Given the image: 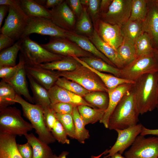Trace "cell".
I'll list each match as a JSON object with an SVG mask.
<instances>
[{"label": "cell", "mask_w": 158, "mask_h": 158, "mask_svg": "<svg viewBox=\"0 0 158 158\" xmlns=\"http://www.w3.org/2000/svg\"><path fill=\"white\" fill-rule=\"evenodd\" d=\"M108 158H126L125 157H123L122 154H119L118 152L116 153L113 155L108 157Z\"/></svg>", "instance_id": "obj_57"}, {"label": "cell", "mask_w": 158, "mask_h": 158, "mask_svg": "<svg viewBox=\"0 0 158 158\" xmlns=\"http://www.w3.org/2000/svg\"><path fill=\"white\" fill-rule=\"evenodd\" d=\"M9 6L6 5H0V28H1L3 20L7 12L8 11Z\"/></svg>", "instance_id": "obj_53"}, {"label": "cell", "mask_w": 158, "mask_h": 158, "mask_svg": "<svg viewBox=\"0 0 158 158\" xmlns=\"http://www.w3.org/2000/svg\"><path fill=\"white\" fill-rule=\"evenodd\" d=\"M68 32L56 26L50 19L28 17L27 26L21 38L36 33L50 37L66 38Z\"/></svg>", "instance_id": "obj_10"}, {"label": "cell", "mask_w": 158, "mask_h": 158, "mask_svg": "<svg viewBox=\"0 0 158 158\" xmlns=\"http://www.w3.org/2000/svg\"><path fill=\"white\" fill-rule=\"evenodd\" d=\"M74 106L64 102H59L51 105L56 113L62 114H72Z\"/></svg>", "instance_id": "obj_46"}, {"label": "cell", "mask_w": 158, "mask_h": 158, "mask_svg": "<svg viewBox=\"0 0 158 158\" xmlns=\"http://www.w3.org/2000/svg\"><path fill=\"white\" fill-rule=\"evenodd\" d=\"M24 66L11 78L3 80L9 84L17 94L23 95L30 103L33 104L34 102L33 97L30 95L29 91Z\"/></svg>", "instance_id": "obj_21"}, {"label": "cell", "mask_w": 158, "mask_h": 158, "mask_svg": "<svg viewBox=\"0 0 158 158\" xmlns=\"http://www.w3.org/2000/svg\"><path fill=\"white\" fill-rule=\"evenodd\" d=\"M83 97L87 103L99 109L106 111L108 107L109 99L107 92L91 91Z\"/></svg>", "instance_id": "obj_36"}, {"label": "cell", "mask_w": 158, "mask_h": 158, "mask_svg": "<svg viewBox=\"0 0 158 158\" xmlns=\"http://www.w3.org/2000/svg\"><path fill=\"white\" fill-rule=\"evenodd\" d=\"M142 126L140 123L125 129L115 130L118 134L117 140L111 148L107 150L104 158H108L117 152L122 154L140 134Z\"/></svg>", "instance_id": "obj_13"}, {"label": "cell", "mask_w": 158, "mask_h": 158, "mask_svg": "<svg viewBox=\"0 0 158 158\" xmlns=\"http://www.w3.org/2000/svg\"><path fill=\"white\" fill-rule=\"evenodd\" d=\"M124 156L126 158H157L158 137L139 135Z\"/></svg>", "instance_id": "obj_9"}, {"label": "cell", "mask_w": 158, "mask_h": 158, "mask_svg": "<svg viewBox=\"0 0 158 158\" xmlns=\"http://www.w3.org/2000/svg\"><path fill=\"white\" fill-rule=\"evenodd\" d=\"M142 22L128 20L121 27L124 39L133 43L143 32Z\"/></svg>", "instance_id": "obj_30"}, {"label": "cell", "mask_w": 158, "mask_h": 158, "mask_svg": "<svg viewBox=\"0 0 158 158\" xmlns=\"http://www.w3.org/2000/svg\"><path fill=\"white\" fill-rule=\"evenodd\" d=\"M19 57V62L16 66L0 67V77L2 80H5L11 78L25 66V62L23 58L20 54Z\"/></svg>", "instance_id": "obj_42"}, {"label": "cell", "mask_w": 158, "mask_h": 158, "mask_svg": "<svg viewBox=\"0 0 158 158\" xmlns=\"http://www.w3.org/2000/svg\"><path fill=\"white\" fill-rule=\"evenodd\" d=\"M112 1L113 0H101L99 8V16L107 12Z\"/></svg>", "instance_id": "obj_50"}, {"label": "cell", "mask_w": 158, "mask_h": 158, "mask_svg": "<svg viewBox=\"0 0 158 158\" xmlns=\"http://www.w3.org/2000/svg\"><path fill=\"white\" fill-rule=\"evenodd\" d=\"M26 76L30 83L35 104L41 106L43 109L51 107V102L48 90L27 73Z\"/></svg>", "instance_id": "obj_26"}, {"label": "cell", "mask_w": 158, "mask_h": 158, "mask_svg": "<svg viewBox=\"0 0 158 158\" xmlns=\"http://www.w3.org/2000/svg\"><path fill=\"white\" fill-rule=\"evenodd\" d=\"M140 135L144 136L147 135H152L158 136V128L150 129L142 126Z\"/></svg>", "instance_id": "obj_51"}, {"label": "cell", "mask_w": 158, "mask_h": 158, "mask_svg": "<svg viewBox=\"0 0 158 158\" xmlns=\"http://www.w3.org/2000/svg\"><path fill=\"white\" fill-rule=\"evenodd\" d=\"M55 116L63 126L68 136L75 139L74 124L72 114H62L56 113Z\"/></svg>", "instance_id": "obj_41"}, {"label": "cell", "mask_w": 158, "mask_h": 158, "mask_svg": "<svg viewBox=\"0 0 158 158\" xmlns=\"http://www.w3.org/2000/svg\"><path fill=\"white\" fill-rule=\"evenodd\" d=\"M94 30L87 8L83 7L82 12L76 23L74 32L89 37L92 35Z\"/></svg>", "instance_id": "obj_34"}, {"label": "cell", "mask_w": 158, "mask_h": 158, "mask_svg": "<svg viewBox=\"0 0 158 158\" xmlns=\"http://www.w3.org/2000/svg\"><path fill=\"white\" fill-rule=\"evenodd\" d=\"M134 44L137 57L154 52L155 49L151 40L145 32H143L137 39Z\"/></svg>", "instance_id": "obj_38"}, {"label": "cell", "mask_w": 158, "mask_h": 158, "mask_svg": "<svg viewBox=\"0 0 158 158\" xmlns=\"http://www.w3.org/2000/svg\"><path fill=\"white\" fill-rule=\"evenodd\" d=\"M20 6L28 17L51 19L49 10L34 0H20Z\"/></svg>", "instance_id": "obj_25"}, {"label": "cell", "mask_w": 158, "mask_h": 158, "mask_svg": "<svg viewBox=\"0 0 158 158\" xmlns=\"http://www.w3.org/2000/svg\"><path fill=\"white\" fill-rule=\"evenodd\" d=\"M20 54L25 64L39 65L61 60L65 56L53 53L41 44L32 40L29 36L22 37Z\"/></svg>", "instance_id": "obj_4"}, {"label": "cell", "mask_w": 158, "mask_h": 158, "mask_svg": "<svg viewBox=\"0 0 158 158\" xmlns=\"http://www.w3.org/2000/svg\"><path fill=\"white\" fill-rule=\"evenodd\" d=\"M21 44L20 39L12 46L1 51L0 67L13 66L16 65V59L20 50Z\"/></svg>", "instance_id": "obj_32"}, {"label": "cell", "mask_w": 158, "mask_h": 158, "mask_svg": "<svg viewBox=\"0 0 158 158\" xmlns=\"http://www.w3.org/2000/svg\"><path fill=\"white\" fill-rule=\"evenodd\" d=\"M107 149L105 150L100 154L97 156L92 155L91 158H100L103 155H105ZM69 153L66 151L62 152L58 156L54 154L53 158H66V156L68 155Z\"/></svg>", "instance_id": "obj_54"}, {"label": "cell", "mask_w": 158, "mask_h": 158, "mask_svg": "<svg viewBox=\"0 0 158 158\" xmlns=\"http://www.w3.org/2000/svg\"><path fill=\"white\" fill-rule=\"evenodd\" d=\"M68 5L78 19L80 16L83 9L80 0H66Z\"/></svg>", "instance_id": "obj_48"}, {"label": "cell", "mask_w": 158, "mask_h": 158, "mask_svg": "<svg viewBox=\"0 0 158 158\" xmlns=\"http://www.w3.org/2000/svg\"><path fill=\"white\" fill-rule=\"evenodd\" d=\"M66 38L75 43L84 50L102 59L109 64L116 67L107 58L96 48L88 37L77 34L74 32L68 31Z\"/></svg>", "instance_id": "obj_20"}, {"label": "cell", "mask_w": 158, "mask_h": 158, "mask_svg": "<svg viewBox=\"0 0 158 158\" xmlns=\"http://www.w3.org/2000/svg\"><path fill=\"white\" fill-rule=\"evenodd\" d=\"M8 6V14L0 29L1 33L15 40H19L27 26L28 17L21 8L20 0L16 4Z\"/></svg>", "instance_id": "obj_6"}, {"label": "cell", "mask_w": 158, "mask_h": 158, "mask_svg": "<svg viewBox=\"0 0 158 158\" xmlns=\"http://www.w3.org/2000/svg\"><path fill=\"white\" fill-rule=\"evenodd\" d=\"M101 0H89L87 11L93 24L99 18V8Z\"/></svg>", "instance_id": "obj_44"}, {"label": "cell", "mask_w": 158, "mask_h": 158, "mask_svg": "<svg viewBox=\"0 0 158 158\" xmlns=\"http://www.w3.org/2000/svg\"><path fill=\"white\" fill-rule=\"evenodd\" d=\"M156 108L157 109L158 111V104L157 105V107H156Z\"/></svg>", "instance_id": "obj_60"}, {"label": "cell", "mask_w": 158, "mask_h": 158, "mask_svg": "<svg viewBox=\"0 0 158 158\" xmlns=\"http://www.w3.org/2000/svg\"><path fill=\"white\" fill-rule=\"evenodd\" d=\"M63 0H46L44 7L48 9L54 8L61 4Z\"/></svg>", "instance_id": "obj_52"}, {"label": "cell", "mask_w": 158, "mask_h": 158, "mask_svg": "<svg viewBox=\"0 0 158 158\" xmlns=\"http://www.w3.org/2000/svg\"><path fill=\"white\" fill-rule=\"evenodd\" d=\"M41 45L53 53L65 57L81 58L93 56L66 38L50 37L48 43Z\"/></svg>", "instance_id": "obj_11"}, {"label": "cell", "mask_w": 158, "mask_h": 158, "mask_svg": "<svg viewBox=\"0 0 158 158\" xmlns=\"http://www.w3.org/2000/svg\"><path fill=\"white\" fill-rule=\"evenodd\" d=\"M154 56L158 63V47L156 49H155L154 51Z\"/></svg>", "instance_id": "obj_58"}, {"label": "cell", "mask_w": 158, "mask_h": 158, "mask_svg": "<svg viewBox=\"0 0 158 158\" xmlns=\"http://www.w3.org/2000/svg\"><path fill=\"white\" fill-rule=\"evenodd\" d=\"M147 8L142 22V30L150 36L155 49L158 47V7L155 0H148Z\"/></svg>", "instance_id": "obj_16"}, {"label": "cell", "mask_w": 158, "mask_h": 158, "mask_svg": "<svg viewBox=\"0 0 158 158\" xmlns=\"http://www.w3.org/2000/svg\"><path fill=\"white\" fill-rule=\"evenodd\" d=\"M133 84H123L113 90H108L109 99L108 106L99 121L106 128H108L109 119L116 106L124 95L132 88Z\"/></svg>", "instance_id": "obj_19"}, {"label": "cell", "mask_w": 158, "mask_h": 158, "mask_svg": "<svg viewBox=\"0 0 158 158\" xmlns=\"http://www.w3.org/2000/svg\"><path fill=\"white\" fill-rule=\"evenodd\" d=\"M147 1L132 0L131 14L129 20L143 21L147 12Z\"/></svg>", "instance_id": "obj_40"}, {"label": "cell", "mask_w": 158, "mask_h": 158, "mask_svg": "<svg viewBox=\"0 0 158 158\" xmlns=\"http://www.w3.org/2000/svg\"><path fill=\"white\" fill-rule=\"evenodd\" d=\"M55 85L83 98L85 95L91 92L78 83L63 77H59Z\"/></svg>", "instance_id": "obj_39"}, {"label": "cell", "mask_w": 158, "mask_h": 158, "mask_svg": "<svg viewBox=\"0 0 158 158\" xmlns=\"http://www.w3.org/2000/svg\"><path fill=\"white\" fill-rule=\"evenodd\" d=\"M25 136L32 147V158H53L54 154L48 144L36 137L32 133H28Z\"/></svg>", "instance_id": "obj_24"}, {"label": "cell", "mask_w": 158, "mask_h": 158, "mask_svg": "<svg viewBox=\"0 0 158 158\" xmlns=\"http://www.w3.org/2000/svg\"><path fill=\"white\" fill-rule=\"evenodd\" d=\"M73 58L82 65L88 68L95 73L105 85L108 90H113L118 86L125 83L134 84V81L117 77L110 74L96 71L88 66L85 62L76 57Z\"/></svg>", "instance_id": "obj_27"}, {"label": "cell", "mask_w": 158, "mask_h": 158, "mask_svg": "<svg viewBox=\"0 0 158 158\" xmlns=\"http://www.w3.org/2000/svg\"><path fill=\"white\" fill-rule=\"evenodd\" d=\"M79 58L96 71L109 73L116 76L119 77L120 69L109 64L99 58L92 56Z\"/></svg>", "instance_id": "obj_29"}, {"label": "cell", "mask_w": 158, "mask_h": 158, "mask_svg": "<svg viewBox=\"0 0 158 158\" xmlns=\"http://www.w3.org/2000/svg\"><path fill=\"white\" fill-rule=\"evenodd\" d=\"M14 102L21 105L24 116L30 122L38 138L48 145L54 142L56 140L45 124L42 107L27 102L18 94Z\"/></svg>", "instance_id": "obj_3"}, {"label": "cell", "mask_w": 158, "mask_h": 158, "mask_svg": "<svg viewBox=\"0 0 158 158\" xmlns=\"http://www.w3.org/2000/svg\"><path fill=\"white\" fill-rule=\"evenodd\" d=\"M77 107L85 125L99 121L103 118L105 111L85 105H80Z\"/></svg>", "instance_id": "obj_33"}, {"label": "cell", "mask_w": 158, "mask_h": 158, "mask_svg": "<svg viewBox=\"0 0 158 158\" xmlns=\"http://www.w3.org/2000/svg\"><path fill=\"white\" fill-rule=\"evenodd\" d=\"M81 65L73 57H65L59 60L39 65L49 70L63 72L73 71Z\"/></svg>", "instance_id": "obj_28"}, {"label": "cell", "mask_w": 158, "mask_h": 158, "mask_svg": "<svg viewBox=\"0 0 158 158\" xmlns=\"http://www.w3.org/2000/svg\"><path fill=\"white\" fill-rule=\"evenodd\" d=\"M0 111V133L25 136L33 128L16 107L9 106Z\"/></svg>", "instance_id": "obj_5"}, {"label": "cell", "mask_w": 158, "mask_h": 158, "mask_svg": "<svg viewBox=\"0 0 158 158\" xmlns=\"http://www.w3.org/2000/svg\"><path fill=\"white\" fill-rule=\"evenodd\" d=\"M51 20L56 26L68 32H74L76 17L66 1L49 10Z\"/></svg>", "instance_id": "obj_15"}, {"label": "cell", "mask_w": 158, "mask_h": 158, "mask_svg": "<svg viewBox=\"0 0 158 158\" xmlns=\"http://www.w3.org/2000/svg\"><path fill=\"white\" fill-rule=\"evenodd\" d=\"M156 3L158 7V0H155Z\"/></svg>", "instance_id": "obj_59"}, {"label": "cell", "mask_w": 158, "mask_h": 158, "mask_svg": "<svg viewBox=\"0 0 158 158\" xmlns=\"http://www.w3.org/2000/svg\"><path fill=\"white\" fill-rule=\"evenodd\" d=\"M15 40L10 37L1 33L0 35V50L8 48L12 46Z\"/></svg>", "instance_id": "obj_49"}, {"label": "cell", "mask_w": 158, "mask_h": 158, "mask_svg": "<svg viewBox=\"0 0 158 158\" xmlns=\"http://www.w3.org/2000/svg\"><path fill=\"white\" fill-rule=\"evenodd\" d=\"M157 101H158V97Z\"/></svg>", "instance_id": "obj_61"}, {"label": "cell", "mask_w": 158, "mask_h": 158, "mask_svg": "<svg viewBox=\"0 0 158 158\" xmlns=\"http://www.w3.org/2000/svg\"><path fill=\"white\" fill-rule=\"evenodd\" d=\"M80 1L83 7L87 8L89 0H80Z\"/></svg>", "instance_id": "obj_56"}, {"label": "cell", "mask_w": 158, "mask_h": 158, "mask_svg": "<svg viewBox=\"0 0 158 158\" xmlns=\"http://www.w3.org/2000/svg\"><path fill=\"white\" fill-rule=\"evenodd\" d=\"M72 116L75 131V139L80 143L83 144L85 141L90 136L88 130L85 128V126L78 111L77 106H74Z\"/></svg>", "instance_id": "obj_37"}, {"label": "cell", "mask_w": 158, "mask_h": 158, "mask_svg": "<svg viewBox=\"0 0 158 158\" xmlns=\"http://www.w3.org/2000/svg\"><path fill=\"white\" fill-rule=\"evenodd\" d=\"M88 38L96 48L107 58L116 67L119 69L123 68L116 51L104 41L95 29L92 35Z\"/></svg>", "instance_id": "obj_23"}, {"label": "cell", "mask_w": 158, "mask_h": 158, "mask_svg": "<svg viewBox=\"0 0 158 158\" xmlns=\"http://www.w3.org/2000/svg\"><path fill=\"white\" fill-rule=\"evenodd\" d=\"M132 0H113L108 11L99 18L112 25L121 27L129 19Z\"/></svg>", "instance_id": "obj_12"}, {"label": "cell", "mask_w": 158, "mask_h": 158, "mask_svg": "<svg viewBox=\"0 0 158 158\" xmlns=\"http://www.w3.org/2000/svg\"><path fill=\"white\" fill-rule=\"evenodd\" d=\"M157 158H158V157H157Z\"/></svg>", "instance_id": "obj_62"}, {"label": "cell", "mask_w": 158, "mask_h": 158, "mask_svg": "<svg viewBox=\"0 0 158 158\" xmlns=\"http://www.w3.org/2000/svg\"><path fill=\"white\" fill-rule=\"evenodd\" d=\"M18 1L16 0H0V5L11 6L17 4Z\"/></svg>", "instance_id": "obj_55"}, {"label": "cell", "mask_w": 158, "mask_h": 158, "mask_svg": "<svg viewBox=\"0 0 158 158\" xmlns=\"http://www.w3.org/2000/svg\"><path fill=\"white\" fill-rule=\"evenodd\" d=\"M137 108L141 115L151 111L158 105V72L144 74L133 84Z\"/></svg>", "instance_id": "obj_1"}, {"label": "cell", "mask_w": 158, "mask_h": 158, "mask_svg": "<svg viewBox=\"0 0 158 158\" xmlns=\"http://www.w3.org/2000/svg\"><path fill=\"white\" fill-rule=\"evenodd\" d=\"M44 116L45 124L51 131L57 119L55 116V112L51 107L43 109Z\"/></svg>", "instance_id": "obj_45"}, {"label": "cell", "mask_w": 158, "mask_h": 158, "mask_svg": "<svg viewBox=\"0 0 158 158\" xmlns=\"http://www.w3.org/2000/svg\"><path fill=\"white\" fill-rule=\"evenodd\" d=\"M17 94L9 84L1 80L0 82V111L14 104Z\"/></svg>", "instance_id": "obj_35"}, {"label": "cell", "mask_w": 158, "mask_h": 158, "mask_svg": "<svg viewBox=\"0 0 158 158\" xmlns=\"http://www.w3.org/2000/svg\"><path fill=\"white\" fill-rule=\"evenodd\" d=\"M17 148L23 158H32V147L28 142L23 144H17Z\"/></svg>", "instance_id": "obj_47"}, {"label": "cell", "mask_w": 158, "mask_h": 158, "mask_svg": "<svg viewBox=\"0 0 158 158\" xmlns=\"http://www.w3.org/2000/svg\"><path fill=\"white\" fill-rule=\"evenodd\" d=\"M93 25L100 38L116 51L124 39L121 27L106 23L100 18L97 20Z\"/></svg>", "instance_id": "obj_14"}, {"label": "cell", "mask_w": 158, "mask_h": 158, "mask_svg": "<svg viewBox=\"0 0 158 158\" xmlns=\"http://www.w3.org/2000/svg\"><path fill=\"white\" fill-rule=\"evenodd\" d=\"M60 77L74 81L90 91L107 92L108 89L98 76L88 68L81 65L70 71H58Z\"/></svg>", "instance_id": "obj_8"}, {"label": "cell", "mask_w": 158, "mask_h": 158, "mask_svg": "<svg viewBox=\"0 0 158 158\" xmlns=\"http://www.w3.org/2000/svg\"><path fill=\"white\" fill-rule=\"evenodd\" d=\"M139 114L133 86L123 97L110 116L108 128L123 129L136 125Z\"/></svg>", "instance_id": "obj_2"}, {"label": "cell", "mask_w": 158, "mask_h": 158, "mask_svg": "<svg viewBox=\"0 0 158 158\" xmlns=\"http://www.w3.org/2000/svg\"><path fill=\"white\" fill-rule=\"evenodd\" d=\"M51 105L59 102L69 103L74 106L85 105L93 108L94 106L87 103L83 98L56 85L48 90Z\"/></svg>", "instance_id": "obj_18"}, {"label": "cell", "mask_w": 158, "mask_h": 158, "mask_svg": "<svg viewBox=\"0 0 158 158\" xmlns=\"http://www.w3.org/2000/svg\"><path fill=\"white\" fill-rule=\"evenodd\" d=\"M26 73L47 90L55 84L60 77L57 72L42 67L39 65L25 64Z\"/></svg>", "instance_id": "obj_17"}, {"label": "cell", "mask_w": 158, "mask_h": 158, "mask_svg": "<svg viewBox=\"0 0 158 158\" xmlns=\"http://www.w3.org/2000/svg\"><path fill=\"white\" fill-rule=\"evenodd\" d=\"M16 136L0 133V158H23L17 148Z\"/></svg>", "instance_id": "obj_22"}, {"label": "cell", "mask_w": 158, "mask_h": 158, "mask_svg": "<svg viewBox=\"0 0 158 158\" xmlns=\"http://www.w3.org/2000/svg\"><path fill=\"white\" fill-rule=\"evenodd\" d=\"M116 51L123 68L137 57L134 43L125 39Z\"/></svg>", "instance_id": "obj_31"}, {"label": "cell", "mask_w": 158, "mask_h": 158, "mask_svg": "<svg viewBox=\"0 0 158 158\" xmlns=\"http://www.w3.org/2000/svg\"><path fill=\"white\" fill-rule=\"evenodd\" d=\"M51 132L56 140L62 144H69L70 140L66 130L61 123L57 120Z\"/></svg>", "instance_id": "obj_43"}, {"label": "cell", "mask_w": 158, "mask_h": 158, "mask_svg": "<svg viewBox=\"0 0 158 158\" xmlns=\"http://www.w3.org/2000/svg\"><path fill=\"white\" fill-rule=\"evenodd\" d=\"M158 72V63L154 52L137 57L120 69L119 78L134 81L142 75Z\"/></svg>", "instance_id": "obj_7"}]
</instances>
